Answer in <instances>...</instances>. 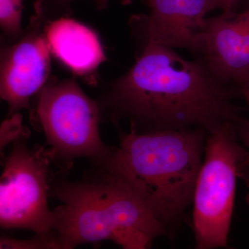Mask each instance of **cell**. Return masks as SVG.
<instances>
[{
    "instance_id": "5",
    "label": "cell",
    "mask_w": 249,
    "mask_h": 249,
    "mask_svg": "<svg viewBox=\"0 0 249 249\" xmlns=\"http://www.w3.org/2000/svg\"><path fill=\"white\" fill-rule=\"evenodd\" d=\"M19 137L5 160L0 183V224L4 229H25L42 237H54L58 212L48 204L53 149L30 148Z\"/></svg>"
},
{
    "instance_id": "11",
    "label": "cell",
    "mask_w": 249,
    "mask_h": 249,
    "mask_svg": "<svg viewBox=\"0 0 249 249\" xmlns=\"http://www.w3.org/2000/svg\"><path fill=\"white\" fill-rule=\"evenodd\" d=\"M22 10L23 0H0V27L10 42H16L24 34Z\"/></svg>"
},
{
    "instance_id": "9",
    "label": "cell",
    "mask_w": 249,
    "mask_h": 249,
    "mask_svg": "<svg viewBox=\"0 0 249 249\" xmlns=\"http://www.w3.org/2000/svg\"><path fill=\"white\" fill-rule=\"evenodd\" d=\"M196 57L224 84L238 89L249 81V7L206 18Z\"/></svg>"
},
{
    "instance_id": "17",
    "label": "cell",
    "mask_w": 249,
    "mask_h": 249,
    "mask_svg": "<svg viewBox=\"0 0 249 249\" xmlns=\"http://www.w3.org/2000/svg\"><path fill=\"white\" fill-rule=\"evenodd\" d=\"M118 1H119V2H120L121 4L128 5V4H132V1H133L134 0H118ZM142 1H143L144 2L146 3V1H147V0H142Z\"/></svg>"
},
{
    "instance_id": "16",
    "label": "cell",
    "mask_w": 249,
    "mask_h": 249,
    "mask_svg": "<svg viewBox=\"0 0 249 249\" xmlns=\"http://www.w3.org/2000/svg\"><path fill=\"white\" fill-rule=\"evenodd\" d=\"M77 0H41L42 4L50 6H57L61 9H65L69 11V6L70 7V4L73 1ZM88 1L92 2L93 5L96 6V9L98 10H103L106 9L109 5V0H88Z\"/></svg>"
},
{
    "instance_id": "2",
    "label": "cell",
    "mask_w": 249,
    "mask_h": 249,
    "mask_svg": "<svg viewBox=\"0 0 249 249\" xmlns=\"http://www.w3.org/2000/svg\"><path fill=\"white\" fill-rule=\"evenodd\" d=\"M206 137L200 128L130 129L94 163L126 183L170 232L193 202Z\"/></svg>"
},
{
    "instance_id": "3",
    "label": "cell",
    "mask_w": 249,
    "mask_h": 249,
    "mask_svg": "<svg viewBox=\"0 0 249 249\" xmlns=\"http://www.w3.org/2000/svg\"><path fill=\"white\" fill-rule=\"evenodd\" d=\"M50 196L62 202L56 209L57 249L103 241L145 249L158 237L170 235L126 183L102 169L92 179L55 185Z\"/></svg>"
},
{
    "instance_id": "7",
    "label": "cell",
    "mask_w": 249,
    "mask_h": 249,
    "mask_svg": "<svg viewBox=\"0 0 249 249\" xmlns=\"http://www.w3.org/2000/svg\"><path fill=\"white\" fill-rule=\"evenodd\" d=\"M51 19L40 0L35 14L20 38L1 48L0 96L9 106L7 117L30 109L33 96L47 84L51 71V52L46 27Z\"/></svg>"
},
{
    "instance_id": "13",
    "label": "cell",
    "mask_w": 249,
    "mask_h": 249,
    "mask_svg": "<svg viewBox=\"0 0 249 249\" xmlns=\"http://www.w3.org/2000/svg\"><path fill=\"white\" fill-rule=\"evenodd\" d=\"M0 249H56L55 237L36 235L29 240H21L8 237L0 239Z\"/></svg>"
},
{
    "instance_id": "15",
    "label": "cell",
    "mask_w": 249,
    "mask_h": 249,
    "mask_svg": "<svg viewBox=\"0 0 249 249\" xmlns=\"http://www.w3.org/2000/svg\"><path fill=\"white\" fill-rule=\"evenodd\" d=\"M242 0H209V13L219 9L222 12L231 13L237 11V8Z\"/></svg>"
},
{
    "instance_id": "8",
    "label": "cell",
    "mask_w": 249,
    "mask_h": 249,
    "mask_svg": "<svg viewBox=\"0 0 249 249\" xmlns=\"http://www.w3.org/2000/svg\"><path fill=\"white\" fill-rule=\"evenodd\" d=\"M145 4L150 14L130 21L137 38L199 55L209 0H147Z\"/></svg>"
},
{
    "instance_id": "10",
    "label": "cell",
    "mask_w": 249,
    "mask_h": 249,
    "mask_svg": "<svg viewBox=\"0 0 249 249\" xmlns=\"http://www.w3.org/2000/svg\"><path fill=\"white\" fill-rule=\"evenodd\" d=\"M46 36L52 55L77 76L91 78L107 60L98 34L76 19L64 16L49 21Z\"/></svg>"
},
{
    "instance_id": "14",
    "label": "cell",
    "mask_w": 249,
    "mask_h": 249,
    "mask_svg": "<svg viewBox=\"0 0 249 249\" xmlns=\"http://www.w3.org/2000/svg\"><path fill=\"white\" fill-rule=\"evenodd\" d=\"M9 118L1 124V151L10 142H14L22 136L29 135L28 129L22 126V116L19 113Z\"/></svg>"
},
{
    "instance_id": "1",
    "label": "cell",
    "mask_w": 249,
    "mask_h": 249,
    "mask_svg": "<svg viewBox=\"0 0 249 249\" xmlns=\"http://www.w3.org/2000/svg\"><path fill=\"white\" fill-rule=\"evenodd\" d=\"M140 42L133 66L108 82L98 98L101 120L128 121L137 132L200 128L207 134L245 120L247 109L234 101L239 89L219 81L201 58Z\"/></svg>"
},
{
    "instance_id": "6",
    "label": "cell",
    "mask_w": 249,
    "mask_h": 249,
    "mask_svg": "<svg viewBox=\"0 0 249 249\" xmlns=\"http://www.w3.org/2000/svg\"><path fill=\"white\" fill-rule=\"evenodd\" d=\"M37 95L36 114L55 160L88 157L94 162L109 153L111 147L100 135L97 101L89 98L74 78L47 82Z\"/></svg>"
},
{
    "instance_id": "4",
    "label": "cell",
    "mask_w": 249,
    "mask_h": 249,
    "mask_svg": "<svg viewBox=\"0 0 249 249\" xmlns=\"http://www.w3.org/2000/svg\"><path fill=\"white\" fill-rule=\"evenodd\" d=\"M237 126L207 134L205 157L193 196V231L197 249L227 247L242 144Z\"/></svg>"
},
{
    "instance_id": "12",
    "label": "cell",
    "mask_w": 249,
    "mask_h": 249,
    "mask_svg": "<svg viewBox=\"0 0 249 249\" xmlns=\"http://www.w3.org/2000/svg\"><path fill=\"white\" fill-rule=\"evenodd\" d=\"M241 97L245 100L249 111V81L238 87ZM237 136L242 144V152L238 161L237 175L245 182L248 189L246 201L249 206V119H245L237 127Z\"/></svg>"
}]
</instances>
